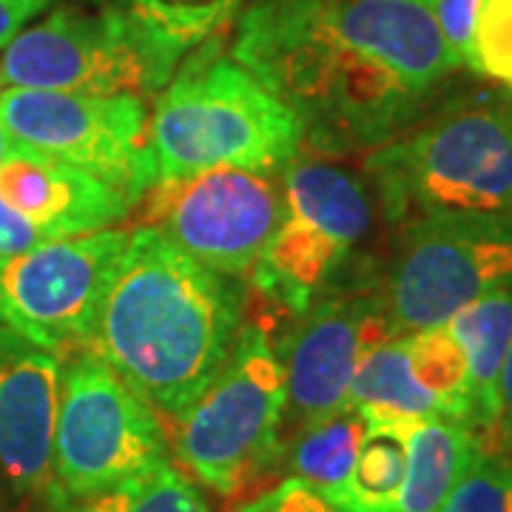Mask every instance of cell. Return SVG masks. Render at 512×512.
<instances>
[{
  "mask_svg": "<svg viewBox=\"0 0 512 512\" xmlns=\"http://www.w3.org/2000/svg\"><path fill=\"white\" fill-rule=\"evenodd\" d=\"M231 57L328 154L396 140L461 69L430 0H259Z\"/></svg>",
  "mask_w": 512,
  "mask_h": 512,
  "instance_id": "6da1fadb",
  "label": "cell"
},
{
  "mask_svg": "<svg viewBox=\"0 0 512 512\" xmlns=\"http://www.w3.org/2000/svg\"><path fill=\"white\" fill-rule=\"evenodd\" d=\"M242 328V293L154 228L131 231L86 350L154 410L180 419L217 379Z\"/></svg>",
  "mask_w": 512,
  "mask_h": 512,
  "instance_id": "7a4b0ae2",
  "label": "cell"
},
{
  "mask_svg": "<svg viewBox=\"0 0 512 512\" xmlns=\"http://www.w3.org/2000/svg\"><path fill=\"white\" fill-rule=\"evenodd\" d=\"M390 222L439 211L512 214V94H476L373 148Z\"/></svg>",
  "mask_w": 512,
  "mask_h": 512,
  "instance_id": "3957f363",
  "label": "cell"
},
{
  "mask_svg": "<svg viewBox=\"0 0 512 512\" xmlns=\"http://www.w3.org/2000/svg\"><path fill=\"white\" fill-rule=\"evenodd\" d=\"M299 120L237 60L202 52L160 94L148 120L154 183L208 168L276 171L296 157Z\"/></svg>",
  "mask_w": 512,
  "mask_h": 512,
  "instance_id": "277c9868",
  "label": "cell"
},
{
  "mask_svg": "<svg viewBox=\"0 0 512 512\" xmlns=\"http://www.w3.org/2000/svg\"><path fill=\"white\" fill-rule=\"evenodd\" d=\"M285 373L268 333L239 328L217 379L177 419V456L220 495H239L285 456Z\"/></svg>",
  "mask_w": 512,
  "mask_h": 512,
  "instance_id": "5b68a950",
  "label": "cell"
},
{
  "mask_svg": "<svg viewBox=\"0 0 512 512\" xmlns=\"http://www.w3.org/2000/svg\"><path fill=\"white\" fill-rule=\"evenodd\" d=\"M183 52L131 9H55L3 46L0 77L18 89L146 97L165 89Z\"/></svg>",
  "mask_w": 512,
  "mask_h": 512,
  "instance_id": "8992f818",
  "label": "cell"
},
{
  "mask_svg": "<svg viewBox=\"0 0 512 512\" xmlns=\"http://www.w3.org/2000/svg\"><path fill=\"white\" fill-rule=\"evenodd\" d=\"M168 461L154 407L92 350L63 365L55 421L57 504L111 490Z\"/></svg>",
  "mask_w": 512,
  "mask_h": 512,
  "instance_id": "52a82bcc",
  "label": "cell"
},
{
  "mask_svg": "<svg viewBox=\"0 0 512 512\" xmlns=\"http://www.w3.org/2000/svg\"><path fill=\"white\" fill-rule=\"evenodd\" d=\"M512 285V214L439 211L404 222L384 302L396 333L441 328Z\"/></svg>",
  "mask_w": 512,
  "mask_h": 512,
  "instance_id": "ba28073f",
  "label": "cell"
},
{
  "mask_svg": "<svg viewBox=\"0 0 512 512\" xmlns=\"http://www.w3.org/2000/svg\"><path fill=\"white\" fill-rule=\"evenodd\" d=\"M285 214L251 268L259 291L296 316L325 296L370 228L367 188L345 168L296 163L288 168Z\"/></svg>",
  "mask_w": 512,
  "mask_h": 512,
  "instance_id": "9c48e42d",
  "label": "cell"
},
{
  "mask_svg": "<svg viewBox=\"0 0 512 512\" xmlns=\"http://www.w3.org/2000/svg\"><path fill=\"white\" fill-rule=\"evenodd\" d=\"M0 120L15 143L92 174L131 205L154 185L143 97L9 86L0 94Z\"/></svg>",
  "mask_w": 512,
  "mask_h": 512,
  "instance_id": "30bf717a",
  "label": "cell"
},
{
  "mask_svg": "<svg viewBox=\"0 0 512 512\" xmlns=\"http://www.w3.org/2000/svg\"><path fill=\"white\" fill-rule=\"evenodd\" d=\"M128 237L106 228L0 256V325L52 353L86 350Z\"/></svg>",
  "mask_w": 512,
  "mask_h": 512,
  "instance_id": "8fae6325",
  "label": "cell"
},
{
  "mask_svg": "<svg viewBox=\"0 0 512 512\" xmlns=\"http://www.w3.org/2000/svg\"><path fill=\"white\" fill-rule=\"evenodd\" d=\"M146 225L200 265L225 276L248 274L285 214L271 171L208 168L148 188Z\"/></svg>",
  "mask_w": 512,
  "mask_h": 512,
  "instance_id": "7c38bea8",
  "label": "cell"
},
{
  "mask_svg": "<svg viewBox=\"0 0 512 512\" xmlns=\"http://www.w3.org/2000/svg\"><path fill=\"white\" fill-rule=\"evenodd\" d=\"M399 336L384 293L333 291L319 296L279 350L285 373V421L293 433L348 407L356 367L373 348Z\"/></svg>",
  "mask_w": 512,
  "mask_h": 512,
  "instance_id": "4fadbf2b",
  "label": "cell"
},
{
  "mask_svg": "<svg viewBox=\"0 0 512 512\" xmlns=\"http://www.w3.org/2000/svg\"><path fill=\"white\" fill-rule=\"evenodd\" d=\"M63 362L0 325V476L57 501L52 450Z\"/></svg>",
  "mask_w": 512,
  "mask_h": 512,
  "instance_id": "5bb4252c",
  "label": "cell"
},
{
  "mask_svg": "<svg viewBox=\"0 0 512 512\" xmlns=\"http://www.w3.org/2000/svg\"><path fill=\"white\" fill-rule=\"evenodd\" d=\"M0 197L46 239L106 231L131 202L92 174L15 143L0 165Z\"/></svg>",
  "mask_w": 512,
  "mask_h": 512,
  "instance_id": "9a60e30c",
  "label": "cell"
},
{
  "mask_svg": "<svg viewBox=\"0 0 512 512\" xmlns=\"http://www.w3.org/2000/svg\"><path fill=\"white\" fill-rule=\"evenodd\" d=\"M484 444L464 421L424 419L407 436V470L396 512H441Z\"/></svg>",
  "mask_w": 512,
  "mask_h": 512,
  "instance_id": "2e32d148",
  "label": "cell"
},
{
  "mask_svg": "<svg viewBox=\"0 0 512 512\" xmlns=\"http://www.w3.org/2000/svg\"><path fill=\"white\" fill-rule=\"evenodd\" d=\"M447 328L467 356L470 373V427L481 444L487 441L495 421L498 376L512 345V285L498 288L456 313Z\"/></svg>",
  "mask_w": 512,
  "mask_h": 512,
  "instance_id": "e0dca14e",
  "label": "cell"
},
{
  "mask_svg": "<svg viewBox=\"0 0 512 512\" xmlns=\"http://www.w3.org/2000/svg\"><path fill=\"white\" fill-rule=\"evenodd\" d=\"M416 421L367 419L345 484L328 495L339 512H396L407 470V436Z\"/></svg>",
  "mask_w": 512,
  "mask_h": 512,
  "instance_id": "ac0fdd59",
  "label": "cell"
},
{
  "mask_svg": "<svg viewBox=\"0 0 512 512\" xmlns=\"http://www.w3.org/2000/svg\"><path fill=\"white\" fill-rule=\"evenodd\" d=\"M348 404L365 419L424 421L444 416L441 404L416 382L407 362L404 336L387 339L359 362L350 382Z\"/></svg>",
  "mask_w": 512,
  "mask_h": 512,
  "instance_id": "d6986e66",
  "label": "cell"
},
{
  "mask_svg": "<svg viewBox=\"0 0 512 512\" xmlns=\"http://www.w3.org/2000/svg\"><path fill=\"white\" fill-rule=\"evenodd\" d=\"M365 427V416L348 404L328 419L296 430L291 444H285L293 478H302L325 498L336 493L353 470Z\"/></svg>",
  "mask_w": 512,
  "mask_h": 512,
  "instance_id": "ffe728a7",
  "label": "cell"
},
{
  "mask_svg": "<svg viewBox=\"0 0 512 512\" xmlns=\"http://www.w3.org/2000/svg\"><path fill=\"white\" fill-rule=\"evenodd\" d=\"M407 362L416 382L441 404L444 416L456 421H470V373L467 356L458 345L453 330L441 328L402 333ZM470 427V424H467Z\"/></svg>",
  "mask_w": 512,
  "mask_h": 512,
  "instance_id": "44dd1931",
  "label": "cell"
},
{
  "mask_svg": "<svg viewBox=\"0 0 512 512\" xmlns=\"http://www.w3.org/2000/svg\"><path fill=\"white\" fill-rule=\"evenodd\" d=\"M66 512H211L202 490L168 461L103 490L66 504Z\"/></svg>",
  "mask_w": 512,
  "mask_h": 512,
  "instance_id": "7402d4cb",
  "label": "cell"
},
{
  "mask_svg": "<svg viewBox=\"0 0 512 512\" xmlns=\"http://www.w3.org/2000/svg\"><path fill=\"white\" fill-rule=\"evenodd\" d=\"M242 0H128V9L177 46L191 49L237 12Z\"/></svg>",
  "mask_w": 512,
  "mask_h": 512,
  "instance_id": "603a6c76",
  "label": "cell"
},
{
  "mask_svg": "<svg viewBox=\"0 0 512 512\" xmlns=\"http://www.w3.org/2000/svg\"><path fill=\"white\" fill-rule=\"evenodd\" d=\"M441 512H512V461L481 450Z\"/></svg>",
  "mask_w": 512,
  "mask_h": 512,
  "instance_id": "cb8c5ba5",
  "label": "cell"
},
{
  "mask_svg": "<svg viewBox=\"0 0 512 512\" xmlns=\"http://www.w3.org/2000/svg\"><path fill=\"white\" fill-rule=\"evenodd\" d=\"M470 69L512 89V0H484L478 9Z\"/></svg>",
  "mask_w": 512,
  "mask_h": 512,
  "instance_id": "d4e9b609",
  "label": "cell"
},
{
  "mask_svg": "<svg viewBox=\"0 0 512 512\" xmlns=\"http://www.w3.org/2000/svg\"><path fill=\"white\" fill-rule=\"evenodd\" d=\"M481 3L484 0H430L433 18L439 23L441 35L458 60V66H470V49H473V32H476Z\"/></svg>",
  "mask_w": 512,
  "mask_h": 512,
  "instance_id": "484cf974",
  "label": "cell"
},
{
  "mask_svg": "<svg viewBox=\"0 0 512 512\" xmlns=\"http://www.w3.org/2000/svg\"><path fill=\"white\" fill-rule=\"evenodd\" d=\"M237 512H339L322 493L302 478H285L271 490L245 501Z\"/></svg>",
  "mask_w": 512,
  "mask_h": 512,
  "instance_id": "4316f807",
  "label": "cell"
},
{
  "mask_svg": "<svg viewBox=\"0 0 512 512\" xmlns=\"http://www.w3.org/2000/svg\"><path fill=\"white\" fill-rule=\"evenodd\" d=\"M484 450L498 453V456L512 461V345L507 350V359L498 376V390H495V421L490 436L484 441Z\"/></svg>",
  "mask_w": 512,
  "mask_h": 512,
  "instance_id": "83f0119b",
  "label": "cell"
},
{
  "mask_svg": "<svg viewBox=\"0 0 512 512\" xmlns=\"http://www.w3.org/2000/svg\"><path fill=\"white\" fill-rule=\"evenodd\" d=\"M40 242H46V237L0 197V256L23 254V251L40 245Z\"/></svg>",
  "mask_w": 512,
  "mask_h": 512,
  "instance_id": "f1b7e54d",
  "label": "cell"
},
{
  "mask_svg": "<svg viewBox=\"0 0 512 512\" xmlns=\"http://www.w3.org/2000/svg\"><path fill=\"white\" fill-rule=\"evenodd\" d=\"M55 3L60 0H0V49Z\"/></svg>",
  "mask_w": 512,
  "mask_h": 512,
  "instance_id": "f546056e",
  "label": "cell"
},
{
  "mask_svg": "<svg viewBox=\"0 0 512 512\" xmlns=\"http://www.w3.org/2000/svg\"><path fill=\"white\" fill-rule=\"evenodd\" d=\"M15 148V137L9 134V128L3 126V120H0V165H3V160L9 157V151Z\"/></svg>",
  "mask_w": 512,
  "mask_h": 512,
  "instance_id": "4dcf8cb0",
  "label": "cell"
}]
</instances>
